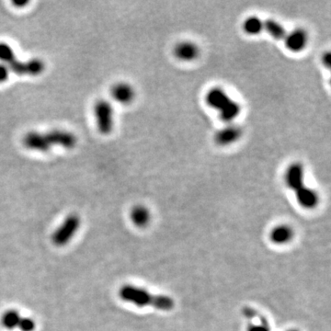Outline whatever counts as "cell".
<instances>
[{
    "label": "cell",
    "mask_w": 331,
    "mask_h": 331,
    "mask_svg": "<svg viewBox=\"0 0 331 331\" xmlns=\"http://www.w3.org/2000/svg\"><path fill=\"white\" fill-rule=\"evenodd\" d=\"M77 143V136L64 130H53L45 134L30 132L23 137L24 146L38 152H48L55 145L72 149Z\"/></svg>",
    "instance_id": "6da1fadb"
},
{
    "label": "cell",
    "mask_w": 331,
    "mask_h": 331,
    "mask_svg": "<svg viewBox=\"0 0 331 331\" xmlns=\"http://www.w3.org/2000/svg\"><path fill=\"white\" fill-rule=\"evenodd\" d=\"M284 181L286 186L295 192L301 207L310 210L318 206V192L304 185V169L302 164L290 165L286 169Z\"/></svg>",
    "instance_id": "7a4b0ae2"
},
{
    "label": "cell",
    "mask_w": 331,
    "mask_h": 331,
    "mask_svg": "<svg viewBox=\"0 0 331 331\" xmlns=\"http://www.w3.org/2000/svg\"><path fill=\"white\" fill-rule=\"evenodd\" d=\"M120 297L138 307L152 306L161 311H170L174 307V300L166 295H153L148 291L135 285H124L120 290Z\"/></svg>",
    "instance_id": "3957f363"
},
{
    "label": "cell",
    "mask_w": 331,
    "mask_h": 331,
    "mask_svg": "<svg viewBox=\"0 0 331 331\" xmlns=\"http://www.w3.org/2000/svg\"><path fill=\"white\" fill-rule=\"evenodd\" d=\"M0 61L8 69L19 76H38L43 72L46 64L40 59L20 62L16 57L13 49L6 42H0Z\"/></svg>",
    "instance_id": "277c9868"
},
{
    "label": "cell",
    "mask_w": 331,
    "mask_h": 331,
    "mask_svg": "<svg viewBox=\"0 0 331 331\" xmlns=\"http://www.w3.org/2000/svg\"><path fill=\"white\" fill-rule=\"evenodd\" d=\"M206 102L213 109H216L224 122L230 123L239 115L240 105L227 95L220 87H213L206 95Z\"/></svg>",
    "instance_id": "5b68a950"
},
{
    "label": "cell",
    "mask_w": 331,
    "mask_h": 331,
    "mask_svg": "<svg viewBox=\"0 0 331 331\" xmlns=\"http://www.w3.org/2000/svg\"><path fill=\"white\" fill-rule=\"evenodd\" d=\"M97 127L102 135H109L114 130V108L109 101L105 100H98L94 105Z\"/></svg>",
    "instance_id": "8992f818"
},
{
    "label": "cell",
    "mask_w": 331,
    "mask_h": 331,
    "mask_svg": "<svg viewBox=\"0 0 331 331\" xmlns=\"http://www.w3.org/2000/svg\"><path fill=\"white\" fill-rule=\"evenodd\" d=\"M79 225H80V220L77 215L76 214L69 215L53 236V241L55 245L62 247L68 244L69 240L77 233Z\"/></svg>",
    "instance_id": "52a82bcc"
},
{
    "label": "cell",
    "mask_w": 331,
    "mask_h": 331,
    "mask_svg": "<svg viewBox=\"0 0 331 331\" xmlns=\"http://www.w3.org/2000/svg\"><path fill=\"white\" fill-rule=\"evenodd\" d=\"M283 41L288 50L298 53L304 50L308 41V35L303 29H295L293 32H287Z\"/></svg>",
    "instance_id": "ba28073f"
},
{
    "label": "cell",
    "mask_w": 331,
    "mask_h": 331,
    "mask_svg": "<svg viewBox=\"0 0 331 331\" xmlns=\"http://www.w3.org/2000/svg\"><path fill=\"white\" fill-rule=\"evenodd\" d=\"M112 97L121 104H129L135 100L136 92L131 85L127 83H117L115 84L111 91Z\"/></svg>",
    "instance_id": "9c48e42d"
},
{
    "label": "cell",
    "mask_w": 331,
    "mask_h": 331,
    "mask_svg": "<svg viewBox=\"0 0 331 331\" xmlns=\"http://www.w3.org/2000/svg\"><path fill=\"white\" fill-rule=\"evenodd\" d=\"M242 136V130L236 125H227V127L219 130L215 135V142L219 145H232L238 140Z\"/></svg>",
    "instance_id": "30bf717a"
},
{
    "label": "cell",
    "mask_w": 331,
    "mask_h": 331,
    "mask_svg": "<svg viewBox=\"0 0 331 331\" xmlns=\"http://www.w3.org/2000/svg\"><path fill=\"white\" fill-rule=\"evenodd\" d=\"M174 55L178 59L182 61H192L199 55V48L191 41H182L174 48Z\"/></svg>",
    "instance_id": "8fae6325"
},
{
    "label": "cell",
    "mask_w": 331,
    "mask_h": 331,
    "mask_svg": "<svg viewBox=\"0 0 331 331\" xmlns=\"http://www.w3.org/2000/svg\"><path fill=\"white\" fill-rule=\"evenodd\" d=\"M293 237H294V230L292 229V227L285 225H281L274 227L270 234L271 240L277 245H284L286 243L290 242Z\"/></svg>",
    "instance_id": "7c38bea8"
},
{
    "label": "cell",
    "mask_w": 331,
    "mask_h": 331,
    "mask_svg": "<svg viewBox=\"0 0 331 331\" xmlns=\"http://www.w3.org/2000/svg\"><path fill=\"white\" fill-rule=\"evenodd\" d=\"M131 219L137 227H145L150 221L149 210L143 205H137L131 211Z\"/></svg>",
    "instance_id": "4fadbf2b"
},
{
    "label": "cell",
    "mask_w": 331,
    "mask_h": 331,
    "mask_svg": "<svg viewBox=\"0 0 331 331\" xmlns=\"http://www.w3.org/2000/svg\"><path fill=\"white\" fill-rule=\"evenodd\" d=\"M263 30L276 40H284L287 34L284 27L274 19H267L263 21Z\"/></svg>",
    "instance_id": "5bb4252c"
},
{
    "label": "cell",
    "mask_w": 331,
    "mask_h": 331,
    "mask_svg": "<svg viewBox=\"0 0 331 331\" xmlns=\"http://www.w3.org/2000/svg\"><path fill=\"white\" fill-rule=\"evenodd\" d=\"M243 30L250 35H257L263 31V20L256 16L249 17L243 23Z\"/></svg>",
    "instance_id": "9a60e30c"
},
{
    "label": "cell",
    "mask_w": 331,
    "mask_h": 331,
    "mask_svg": "<svg viewBox=\"0 0 331 331\" xmlns=\"http://www.w3.org/2000/svg\"><path fill=\"white\" fill-rule=\"evenodd\" d=\"M20 319H21L20 315L16 310H9L3 315L1 323H2L3 327H6L7 329L11 330L15 327H18Z\"/></svg>",
    "instance_id": "2e32d148"
},
{
    "label": "cell",
    "mask_w": 331,
    "mask_h": 331,
    "mask_svg": "<svg viewBox=\"0 0 331 331\" xmlns=\"http://www.w3.org/2000/svg\"><path fill=\"white\" fill-rule=\"evenodd\" d=\"M256 318H257L258 322L254 323L252 321H249L247 331H271L270 324L268 322L265 317L258 312Z\"/></svg>",
    "instance_id": "e0dca14e"
},
{
    "label": "cell",
    "mask_w": 331,
    "mask_h": 331,
    "mask_svg": "<svg viewBox=\"0 0 331 331\" xmlns=\"http://www.w3.org/2000/svg\"><path fill=\"white\" fill-rule=\"evenodd\" d=\"M35 322L32 318H21L18 327L21 331H33L35 329Z\"/></svg>",
    "instance_id": "ac0fdd59"
},
{
    "label": "cell",
    "mask_w": 331,
    "mask_h": 331,
    "mask_svg": "<svg viewBox=\"0 0 331 331\" xmlns=\"http://www.w3.org/2000/svg\"><path fill=\"white\" fill-rule=\"evenodd\" d=\"M9 69L3 64H0V83L6 82L9 79Z\"/></svg>",
    "instance_id": "d6986e66"
},
{
    "label": "cell",
    "mask_w": 331,
    "mask_h": 331,
    "mask_svg": "<svg viewBox=\"0 0 331 331\" xmlns=\"http://www.w3.org/2000/svg\"><path fill=\"white\" fill-rule=\"evenodd\" d=\"M322 62L326 68H329L330 65V55L329 53H326L323 55Z\"/></svg>",
    "instance_id": "ffe728a7"
},
{
    "label": "cell",
    "mask_w": 331,
    "mask_h": 331,
    "mask_svg": "<svg viewBox=\"0 0 331 331\" xmlns=\"http://www.w3.org/2000/svg\"><path fill=\"white\" fill-rule=\"evenodd\" d=\"M13 4L15 5V6H17V7H23V6H25V5L28 4V1H15V2H13Z\"/></svg>",
    "instance_id": "44dd1931"
},
{
    "label": "cell",
    "mask_w": 331,
    "mask_h": 331,
    "mask_svg": "<svg viewBox=\"0 0 331 331\" xmlns=\"http://www.w3.org/2000/svg\"><path fill=\"white\" fill-rule=\"evenodd\" d=\"M289 331H298V330H295V329H292V330H289Z\"/></svg>",
    "instance_id": "7402d4cb"
}]
</instances>
